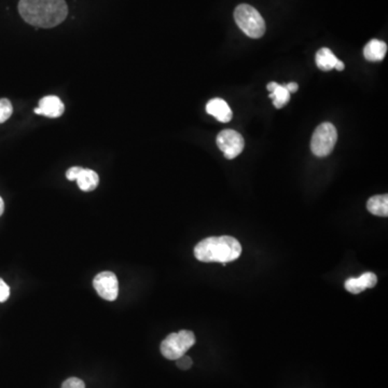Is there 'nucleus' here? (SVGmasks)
Masks as SVG:
<instances>
[{
    "mask_svg": "<svg viewBox=\"0 0 388 388\" xmlns=\"http://www.w3.org/2000/svg\"><path fill=\"white\" fill-rule=\"evenodd\" d=\"M19 13L29 24L52 29L66 19L68 8L65 0H19Z\"/></svg>",
    "mask_w": 388,
    "mask_h": 388,
    "instance_id": "nucleus-1",
    "label": "nucleus"
},
{
    "mask_svg": "<svg viewBox=\"0 0 388 388\" xmlns=\"http://www.w3.org/2000/svg\"><path fill=\"white\" fill-rule=\"evenodd\" d=\"M242 246L234 237L229 235L213 236L201 241L194 248V256L202 262H228L240 258Z\"/></svg>",
    "mask_w": 388,
    "mask_h": 388,
    "instance_id": "nucleus-2",
    "label": "nucleus"
},
{
    "mask_svg": "<svg viewBox=\"0 0 388 388\" xmlns=\"http://www.w3.org/2000/svg\"><path fill=\"white\" fill-rule=\"evenodd\" d=\"M234 19L237 26L250 38H261L266 33V22L258 10L252 6L242 3L234 11Z\"/></svg>",
    "mask_w": 388,
    "mask_h": 388,
    "instance_id": "nucleus-3",
    "label": "nucleus"
},
{
    "mask_svg": "<svg viewBox=\"0 0 388 388\" xmlns=\"http://www.w3.org/2000/svg\"><path fill=\"white\" fill-rule=\"evenodd\" d=\"M195 344V336L190 330L170 333L161 343V353L166 359L177 360Z\"/></svg>",
    "mask_w": 388,
    "mask_h": 388,
    "instance_id": "nucleus-4",
    "label": "nucleus"
},
{
    "mask_svg": "<svg viewBox=\"0 0 388 388\" xmlns=\"http://www.w3.org/2000/svg\"><path fill=\"white\" fill-rule=\"evenodd\" d=\"M338 140V132L332 123H321L313 133L311 140V150L319 158L329 156L332 152Z\"/></svg>",
    "mask_w": 388,
    "mask_h": 388,
    "instance_id": "nucleus-5",
    "label": "nucleus"
},
{
    "mask_svg": "<svg viewBox=\"0 0 388 388\" xmlns=\"http://www.w3.org/2000/svg\"><path fill=\"white\" fill-rule=\"evenodd\" d=\"M217 146L223 151L225 158L232 160L244 150V138L234 129H225L217 136Z\"/></svg>",
    "mask_w": 388,
    "mask_h": 388,
    "instance_id": "nucleus-6",
    "label": "nucleus"
},
{
    "mask_svg": "<svg viewBox=\"0 0 388 388\" xmlns=\"http://www.w3.org/2000/svg\"><path fill=\"white\" fill-rule=\"evenodd\" d=\"M94 289L106 301H115L119 293L118 278L113 272H102L93 280Z\"/></svg>",
    "mask_w": 388,
    "mask_h": 388,
    "instance_id": "nucleus-7",
    "label": "nucleus"
},
{
    "mask_svg": "<svg viewBox=\"0 0 388 388\" xmlns=\"http://www.w3.org/2000/svg\"><path fill=\"white\" fill-rule=\"evenodd\" d=\"M65 107L58 96H46L39 102V107L35 109L37 115L49 118H58L64 113Z\"/></svg>",
    "mask_w": 388,
    "mask_h": 388,
    "instance_id": "nucleus-8",
    "label": "nucleus"
},
{
    "mask_svg": "<svg viewBox=\"0 0 388 388\" xmlns=\"http://www.w3.org/2000/svg\"><path fill=\"white\" fill-rule=\"evenodd\" d=\"M376 283H378V277L375 274L368 272V273L362 274L358 278H348L345 282V289L353 295H358L368 288L375 287Z\"/></svg>",
    "mask_w": 388,
    "mask_h": 388,
    "instance_id": "nucleus-9",
    "label": "nucleus"
},
{
    "mask_svg": "<svg viewBox=\"0 0 388 388\" xmlns=\"http://www.w3.org/2000/svg\"><path fill=\"white\" fill-rule=\"evenodd\" d=\"M207 111L209 115L215 117L219 122H230L232 119V111L227 102L221 99H213L207 103Z\"/></svg>",
    "mask_w": 388,
    "mask_h": 388,
    "instance_id": "nucleus-10",
    "label": "nucleus"
},
{
    "mask_svg": "<svg viewBox=\"0 0 388 388\" xmlns=\"http://www.w3.org/2000/svg\"><path fill=\"white\" fill-rule=\"evenodd\" d=\"M386 52H387V45L384 41L378 40V39L370 40L364 49V58L370 62L384 60Z\"/></svg>",
    "mask_w": 388,
    "mask_h": 388,
    "instance_id": "nucleus-11",
    "label": "nucleus"
},
{
    "mask_svg": "<svg viewBox=\"0 0 388 388\" xmlns=\"http://www.w3.org/2000/svg\"><path fill=\"white\" fill-rule=\"evenodd\" d=\"M270 97L273 99V104L277 109L283 108L290 101V93L285 86H280L276 82H270L268 84Z\"/></svg>",
    "mask_w": 388,
    "mask_h": 388,
    "instance_id": "nucleus-12",
    "label": "nucleus"
},
{
    "mask_svg": "<svg viewBox=\"0 0 388 388\" xmlns=\"http://www.w3.org/2000/svg\"><path fill=\"white\" fill-rule=\"evenodd\" d=\"M77 184L82 191H93L99 186V177L94 170L83 168L78 176Z\"/></svg>",
    "mask_w": 388,
    "mask_h": 388,
    "instance_id": "nucleus-13",
    "label": "nucleus"
},
{
    "mask_svg": "<svg viewBox=\"0 0 388 388\" xmlns=\"http://www.w3.org/2000/svg\"><path fill=\"white\" fill-rule=\"evenodd\" d=\"M366 209L372 215L380 216V217H387L388 216V195H375L370 197L366 203Z\"/></svg>",
    "mask_w": 388,
    "mask_h": 388,
    "instance_id": "nucleus-14",
    "label": "nucleus"
},
{
    "mask_svg": "<svg viewBox=\"0 0 388 388\" xmlns=\"http://www.w3.org/2000/svg\"><path fill=\"white\" fill-rule=\"evenodd\" d=\"M317 67L323 72H330L333 68L336 67L338 63V58L333 54L332 51L328 48H323L317 52L316 54Z\"/></svg>",
    "mask_w": 388,
    "mask_h": 388,
    "instance_id": "nucleus-15",
    "label": "nucleus"
},
{
    "mask_svg": "<svg viewBox=\"0 0 388 388\" xmlns=\"http://www.w3.org/2000/svg\"><path fill=\"white\" fill-rule=\"evenodd\" d=\"M13 113V107L11 102L7 99H0V123L6 122Z\"/></svg>",
    "mask_w": 388,
    "mask_h": 388,
    "instance_id": "nucleus-16",
    "label": "nucleus"
},
{
    "mask_svg": "<svg viewBox=\"0 0 388 388\" xmlns=\"http://www.w3.org/2000/svg\"><path fill=\"white\" fill-rule=\"evenodd\" d=\"M62 388H86V384L77 378H70L63 383Z\"/></svg>",
    "mask_w": 388,
    "mask_h": 388,
    "instance_id": "nucleus-17",
    "label": "nucleus"
},
{
    "mask_svg": "<svg viewBox=\"0 0 388 388\" xmlns=\"http://www.w3.org/2000/svg\"><path fill=\"white\" fill-rule=\"evenodd\" d=\"M10 297V288L3 278H0V303L7 301Z\"/></svg>",
    "mask_w": 388,
    "mask_h": 388,
    "instance_id": "nucleus-18",
    "label": "nucleus"
},
{
    "mask_svg": "<svg viewBox=\"0 0 388 388\" xmlns=\"http://www.w3.org/2000/svg\"><path fill=\"white\" fill-rule=\"evenodd\" d=\"M176 362H177L178 368H180L181 370H188L191 368L192 359L187 355H184L181 357L178 358Z\"/></svg>",
    "mask_w": 388,
    "mask_h": 388,
    "instance_id": "nucleus-19",
    "label": "nucleus"
},
{
    "mask_svg": "<svg viewBox=\"0 0 388 388\" xmlns=\"http://www.w3.org/2000/svg\"><path fill=\"white\" fill-rule=\"evenodd\" d=\"M83 168H80V166H74V168H70V170L66 172V177L68 180H77L78 176L80 175V172Z\"/></svg>",
    "mask_w": 388,
    "mask_h": 388,
    "instance_id": "nucleus-20",
    "label": "nucleus"
},
{
    "mask_svg": "<svg viewBox=\"0 0 388 388\" xmlns=\"http://www.w3.org/2000/svg\"><path fill=\"white\" fill-rule=\"evenodd\" d=\"M285 86L289 93H295V92H297L298 89H299V86H298V83H296V82H291V83L286 84Z\"/></svg>",
    "mask_w": 388,
    "mask_h": 388,
    "instance_id": "nucleus-21",
    "label": "nucleus"
},
{
    "mask_svg": "<svg viewBox=\"0 0 388 388\" xmlns=\"http://www.w3.org/2000/svg\"><path fill=\"white\" fill-rule=\"evenodd\" d=\"M334 68H336L337 70H339V72H342V70H344L345 68L344 63L341 62V60H339L338 63L336 64V67Z\"/></svg>",
    "mask_w": 388,
    "mask_h": 388,
    "instance_id": "nucleus-22",
    "label": "nucleus"
},
{
    "mask_svg": "<svg viewBox=\"0 0 388 388\" xmlns=\"http://www.w3.org/2000/svg\"><path fill=\"white\" fill-rule=\"evenodd\" d=\"M5 211V203H3V197H0V216L3 215Z\"/></svg>",
    "mask_w": 388,
    "mask_h": 388,
    "instance_id": "nucleus-23",
    "label": "nucleus"
}]
</instances>
